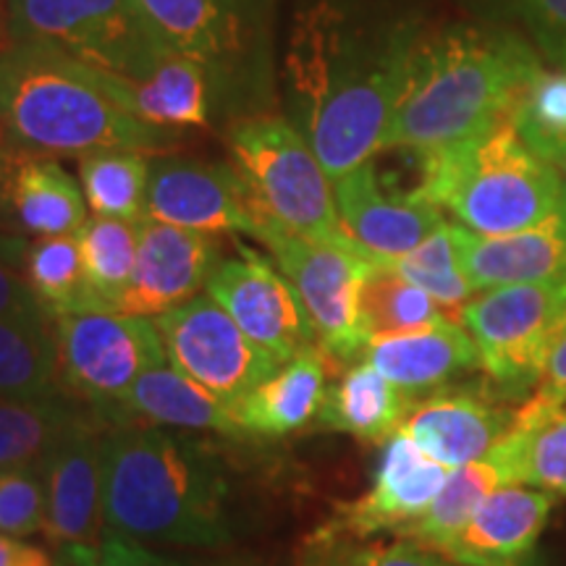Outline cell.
<instances>
[{
	"label": "cell",
	"instance_id": "603a6c76",
	"mask_svg": "<svg viewBox=\"0 0 566 566\" xmlns=\"http://www.w3.org/2000/svg\"><path fill=\"white\" fill-rule=\"evenodd\" d=\"M485 459L506 483L566 495V399L535 388Z\"/></svg>",
	"mask_w": 566,
	"mask_h": 566
},
{
	"label": "cell",
	"instance_id": "8992f818",
	"mask_svg": "<svg viewBox=\"0 0 566 566\" xmlns=\"http://www.w3.org/2000/svg\"><path fill=\"white\" fill-rule=\"evenodd\" d=\"M11 42L71 55L113 80H139L168 51L142 19L137 0H6Z\"/></svg>",
	"mask_w": 566,
	"mask_h": 566
},
{
	"label": "cell",
	"instance_id": "836d02e7",
	"mask_svg": "<svg viewBox=\"0 0 566 566\" xmlns=\"http://www.w3.org/2000/svg\"><path fill=\"white\" fill-rule=\"evenodd\" d=\"M504 483L506 478L501 475V470L491 459H480V462L451 470L449 480L443 483L441 493L436 495L428 512L415 525H409L401 535L420 543L424 548L436 551V554H441V548L449 546L462 533V527L475 514V509L483 504L495 488Z\"/></svg>",
	"mask_w": 566,
	"mask_h": 566
},
{
	"label": "cell",
	"instance_id": "d6986e66",
	"mask_svg": "<svg viewBox=\"0 0 566 566\" xmlns=\"http://www.w3.org/2000/svg\"><path fill=\"white\" fill-rule=\"evenodd\" d=\"M556 495L504 483L488 495L441 556L457 566H527Z\"/></svg>",
	"mask_w": 566,
	"mask_h": 566
},
{
	"label": "cell",
	"instance_id": "9a60e30c",
	"mask_svg": "<svg viewBox=\"0 0 566 566\" xmlns=\"http://www.w3.org/2000/svg\"><path fill=\"white\" fill-rule=\"evenodd\" d=\"M137 265L118 313L158 317L195 300L221 263V247L212 233L142 218L137 223Z\"/></svg>",
	"mask_w": 566,
	"mask_h": 566
},
{
	"label": "cell",
	"instance_id": "f546056e",
	"mask_svg": "<svg viewBox=\"0 0 566 566\" xmlns=\"http://www.w3.org/2000/svg\"><path fill=\"white\" fill-rule=\"evenodd\" d=\"M80 184L92 216L139 223L147 216L150 158L137 150H95L80 158Z\"/></svg>",
	"mask_w": 566,
	"mask_h": 566
},
{
	"label": "cell",
	"instance_id": "ab89813d",
	"mask_svg": "<svg viewBox=\"0 0 566 566\" xmlns=\"http://www.w3.org/2000/svg\"><path fill=\"white\" fill-rule=\"evenodd\" d=\"M512 6L543 53L566 66V0H512Z\"/></svg>",
	"mask_w": 566,
	"mask_h": 566
},
{
	"label": "cell",
	"instance_id": "ba28073f",
	"mask_svg": "<svg viewBox=\"0 0 566 566\" xmlns=\"http://www.w3.org/2000/svg\"><path fill=\"white\" fill-rule=\"evenodd\" d=\"M53 331L59 378L105 417H118L122 399L142 373L168 363L153 317L80 310L53 317Z\"/></svg>",
	"mask_w": 566,
	"mask_h": 566
},
{
	"label": "cell",
	"instance_id": "e575fe53",
	"mask_svg": "<svg viewBox=\"0 0 566 566\" xmlns=\"http://www.w3.org/2000/svg\"><path fill=\"white\" fill-rule=\"evenodd\" d=\"M375 263H386L399 275H405L409 283H415L422 292L433 296L449 315H462L464 304L475 294V289L470 286V281L462 273L454 223L449 221L430 233L422 244H417L412 252L394 260H375Z\"/></svg>",
	"mask_w": 566,
	"mask_h": 566
},
{
	"label": "cell",
	"instance_id": "7bdbcfd3",
	"mask_svg": "<svg viewBox=\"0 0 566 566\" xmlns=\"http://www.w3.org/2000/svg\"><path fill=\"white\" fill-rule=\"evenodd\" d=\"M9 566H55V564L53 558L48 556V551L30 546V543H21L19 554L13 556V562Z\"/></svg>",
	"mask_w": 566,
	"mask_h": 566
},
{
	"label": "cell",
	"instance_id": "8fae6325",
	"mask_svg": "<svg viewBox=\"0 0 566 566\" xmlns=\"http://www.w3.org/2000/svg\"><path fill=\"white\" fill-rule=\"evenodd\" d=\"M153 321L166 344L168 363L229 407L281 367L210 294H197Z\"/></svg>",
	"mask_w": 566,
	"mask_h": 566
},
{
	"label": "cell",
	"instance_id": "ee69618b",
	"mask_svg": "<svg viewBox=\"0 0 566 566\" xmlns=\"http://www.w3.org/2000/svg\"><path fill=\"white\" fill-rule=\"evenodd\" d=\"M537 155H541V158H546L548 163H554V166L564 174V179H566V137L543 145L541 150H537Z\"/></svg>",
	"mask_w": 566,
	"mask_h": 566
},
{
	"label": "cell",
	"instance_id": "3957f363",
	"mask_svg": "<svg viewBox=\"0 0 566 566\" xmlns=\"http://www.w3.org/2000/svg\"><path fill=\"white\" fill-rule=\"evenodd\" d=\"M541 69L522 40L454 30L420 40L380 150H443L506 116Z\"/></svg>",
	"mask_w": 566,
	"mask_h": 566
},
{
	"label": "cell",
	"instance_id": "74e56055",
	"mask_svg": "<svg viewBox=\"0 0 566 566\" xmlns=\"http://www.w3.org/2000/svg\"><path fill=\"white\" fill-rule=\"evenodd\" d=\"M45 478L42 464L0 470V535L30 537L45 530Z\"/></svg>",
	"mask_w": 566,
	"mask_h": 566
},
{
	"label": "cell",
	"instance_id": "ffe728a7",
	"mask_svg": "<svg viewBox=\"0 0 566 566\" xmlns=\"http://www.w3.org/2000/svg\"><path fill=\"white\" fill-rule=\"evenodd\" d=\"M0 200L13 226L34 239L80 233L90 218L82 184L53 155L19 147L0 158Z\"/></svg>",
	"mask_w": 566,
	"mask_h": 566
},
{
	"label": "cell",
	"instance_id": "1f68e13d",
	"mask_svg": "<svg viewBox=\"0 0 566 566\" xmlns=\"http://www.w3.org/2000/svg\"><path fill=\"white\" fill-rule=\"evenodd\" d=\"M80 412L59 394L38 399L0 396V470L42 464Z\"/></svg>",
	"mask_w": 566,
	"mask_h": 566
},
{
	"label": "cell",
	"instance_id": "f1b7e54d",
	"mask_svg": "<svg viewBox=\"0 0 566 566\" xmlns=\"http://www.w3.org/2000/svg\"><path fill=\"white\" fill-rule=\"evenodd\" d=\"M449 313L428 292L409 283L386 263H370L359 289V328L365 344L449 321ZM454 321V317H451Z\"/></svg>",
	"mask_w": 566,
	"mask_h": 566
},
{
	"label": "cell",
	"instance_id": "5bb4252c",
	"mask_svg": "<svg viewBox=\"0 0 566 566\" xmlns=\"http://www.w3.org/2000/svg\"><path fill=\"white\" fill-rule=\"evenodd\" d=\"M147 218L202 233L258 237L244 184L237 168L181 155L150 160Z\"/></svg>",
	"mask_w": 566,
	"mask_h": 566
},
{
	"label": "cell",
	"instance_id": "cb8c5ba5",
	"mask_svg": "<svg viewBox=\"0 0 566 566\" xmlns=\"http://www.w3.org/2000/svg\"><path fill=\"white\" fill-rule=\"evenodd\" d=\"M328 354L321 346L281 365L265 384L231 407L242 433L281 438L313 422L328 394Z\"/></svg>",
	"mask_w": 566,
	"mask_h": 566
},
{
	"label": "cell",
	"instance_id": "b9f144b4",
	"mask_svg": "<svg viewBox=\"0 0 566 566\" xmlns=\"http://www.w3.org/2000/svg\"><path fill=\"white\" fill-rule=\"evenodd\" d=\"M537 388H543V391H551V394L566 399V315H564V321L558 323V328L554 331V336H551V342H548Z\"/></svg>",
	"mask_w": 566,
	"mask_h": 566
},
{
	"label": "cell",
	"instance_id": "d6a6232c",
	"mask_svg": "<svg viewBox=\"0 0 566 566\" xmlns=\"http://www.w3.org/2000/svg\"><path fill=\"white\" fill-rule=\"evenodd\" d=\"M76 237L92 300L101 310H118L137 265V223L90 216Z\"/></svg>",
	"mask_w": 566,
	"mask_h": 566
},
{
	"label": "cell",
	"instance_id": "484cf974",
	"mask_svg": "<svg viewBox=\"0 0 566 566\" xmlns=\"http://www.w3.org/2000/svg\"><path fill=\"white\" fill-rule=\"evenodd\" d=\"M118 412L142 417L155 424H171L189 433L210 430V433L247 438L231 407L181 370H176L171 363L142 373L137 384L126 391Z\"/></svg>",
	"mask_w": 566,
	"mask_h": 566
},
{
	"label": "cell",
	"instance_id": "ac0fdd59",
	"mask_svg": "<svg viewBox=\"0 0 566 566\" xmlns=\"http://www.w3.org/2000/svg\"><path fill=\"white\" fill-rule=\"evenodd\" d=\"M512 420V409L485 388L443 386L415 401L401 433L446 470H459L491 454Z\"/></svg>",
	"mask_w": 566,
	"mask_h": 566
},
{
	"label": "cell",
	"instance_id": "8d00e7d4",
	"mask_svg": "<svg viewBox=\"0 0 566 566\" xmlns=\"http://www.w3.org/2000/svg\"><path fill=\"white\" fill-rule=\"evenodd\" d=\"M522 139L537 153L548 142L566 137V71L537 69L512 108Z\"/></svg>",
	"mask_w": 566,
	"mask_h": 566
},
{
	"label": "cell",
	"instance_id": "7dc6e473",
	"mask_svg": "<svg viewBox=\"0 0 566 566\" xmlns=\"http://www.w3.org/2000/svg\"><path fill=\"white\" fill-rule=\"evenodd\" d=\"M527 566H533V564H527Z\"/></svg>",
	"mask_w": 566,
	"mask_h": 566
},
{
	"label": "cell",
	"instance_id": "60d3db41",
	"mask_svg": "<svg viewBox=\"0 0 566 566\" xmlns=\"http://www.w3.org/2000/svg\"><path fill=\"white\" fill-rule=\"evenodd\" d=\"M17 239H0V317H24L48 315L34 300L32 289L27 286L24 275L11 265L13 258L24 260V250H17Z\"/></svg>",
	"mask_w": 566,
	"mask_h": 566
},
{
	"label": "cell",
	"instance_id": "e0dca14e",
	"mask_svg": "<svg viewBox=\"0 0 566 566\" xmlns=\"http://www.w3.org/2000/svg\"><path fill=\"white\" fill-rule=\"evenodd\" d=\"M334 195L344 233L373 263L412 252L446 223L436 205L384 187L373 160L336 179Z\"/></svg>",
	"mask_w": 566,
	"mask_h": 566
},
{
	"label": "cell",
	"instance_id": "44dd1931",
	"mask_svg": "<svg viewBox=\"0 0 566 566\" xmlns=\"http://www.w3.org/2000/svg\"><path fill=\"white\" fill-rule=\"evenodd\" d=\"M459 263L475 292L512 283L566 281V212L537 229L480 237L454 223Z\"/></svg>",
	"mask_w": 566,
	"mask_h": 566
},
{
	"label": "cell",
	"instance_id": "83f0119b",
	"mask_svg": "<svg viewBox=\"0 0 566 566\" xmlns=\"http://www.w3.org/2000/svg\"><path fill=\"white\" fill-rule=\"evenodd\" d=\"M48 317H0V396L38 399L55 394L59 346Z\"/></svg>",
	"mask_w": 566,
	"mask_h": 566
},
{
	"label": "cell",
	"instance_id": "d590c367",
	"mask_svg": "<svg viewBox=\"0 0 566 566\" xmlns=\"http://www.w3.org/2000/svg\"><path fill=\"white\" fill-rule=\"evenodd\" d=\"M302 566H457L436 551L401 537V541H370V537L317 535L307 548Z\"/></svg>",
	"mask_w": 566,
	"mask_h": 566
},
{
	"label": "cell",
	"instance_id": "d4e9b609",
	"mask_svg": "<svg viewBox=\"0 0 566 566\" xmlns=\"http://www.w3.org/2000/svg\"><path fill=\"white\" fill-rule=\"evenodd\" d=\"M122 101L139 122L155 129H205L216 108V90L200 63L166 51L139 80H113Z\"/></svg>",
	"mask_w": 566,
	"mask_h": 566
},
{
	"label": "cell",
	"instance_id": "277c9868",
	"mask_svg": "<svg viewBox=\"0 0 566 566\" xmlns=\"http://www.w3.org/2000/svg\"><path fill=\"white\" fill-rule=\"evenodd\" d=\"M415 195L480 237L530 231L566 212L564 174L522 139L512 113L459 145L420 153Z\"/></svg>",
	"mask_w": 566,
	"mask_h": 566
},
{
	"label": "cell",
	"instance_id": "9c48e42d",
	"mask_svg": "<svg viewBox=\"0 0 566 566\" xmlns=\"http://www.w3.org/2000/svg\"><path fill=\"white\" fill-rule=\"evenodd\" d=\"M566 315V281L512 283L472 296L462 325L480 352V370L506 394L537 388L548 342Z\"/></svg>",
	"mask_w": 566,
	"mask_h": 566
},
{
	"label": "cell",
	"instance_id": "7a4b0ae2",
	"mask_svg": "<svg viewBox=\"0 0 566 566\" xmlns=\"http://www.w3.org/2000/svg\"><path fill=\"white\" fill-rule=\"evenodd\" d=\"M0 129L11 147L53 158L95 150L150 155L176 139L139 122L113 76L34 42L0 51Z\"/></svg>",
	"mask_w": 566,
	"mask_h": 566
},
{
	"label": "cell",
	"instance_id": "5b68a950",
	"mask_svg": "<svg viewBox=\"0 0 566 566\" xmlns=\"http://www.w3.org/2000/svg\"><path fill=\"white\" fill-rule=\"evenodd\" d=\"M229 147L258 231L268 226L315 242L357 247L338 218L334 179L300 126L258 113L233 126Z\"/></svg>",
	"mask_w": 566,
	"mask_h": 566
},
{
	"label": "cell",
	"instance_id": "30bf717a",
	"mask_svg": "<svg viewBox=\"0 0 566 566\" xmlns=\"http://www.w3.org/2000/svg\"><path fill=\"white\" fill-rule=\"evenodd\" d=\"M258 242L300 294L321 349L342 363L365 354L359 289L373 260L357 247L315 242L268 226L258 231Z\"/></svg>",
	"mask_w": 566,
	"mask_h": 566
},
{
	"label": "cell",
	"instance_id": "f35d334b",
	"mask_svg": "<svg viewBox=\"0 0 566 566\" xmlns=\"http://www.w3.org/2000/svg\"><path fill=\"white\" fill-rule=\"evenodd\" d=\"M61 566H197L163 556L129 537L105 530L101 546L61 551Z\"/></svg>",
	"mask_w": 566,
	"mask_h": 566
},
{
	"label": "cell",
	"instance_id": "6da1fadb",
	"mask_svg": "<svg viewBox=\"0 0 566 566\" xmlns=\"http://www.w3.org/2000/svg\"><path fill=\"white\" fill-rule=\"evenodd\" d=\"M105 530L129 541L218 548L231 541L223 459L189 430L118 422L103 433Z\"/></svg>",
	"mask_w": 566,
	"mask_h": 566
},
{
	"label": "cell",
	"instance_id": "7402d4cb",
	"mask_svg": "<svg viewBox=\"0 0 566 566\" xmlns=\"http://www.w3.org/2000/svg\"><path fill=\"white\" fill-rule=\"evenodd\" d=\"M363 357L384 373L409 399L449 386L457 375L478 370L480 352L459 321H443L428 328L375 338Z\"/></svg>",
	"mask_w": 566,
	"mask_h": 566
},
{
	"label": "cell",
	"instance_id": "4dcf8cb0",
	"mask_svg": "<svg viewBox=\"0 0 566 566\" xmlns=\"http://www.w3.org/2000/svg\"><path fill=\"white\" fill-rule=\"evenodd\" d=\"M21 275L32 289L34 300L51 317L80 313V310H101L84 279L82 247L76 233L34 239L24 252Z\"/></svg>",
	"mask_w": 566,
	"mask_h": 566
},
{
	"label": "cell",
	"instance_id": "2e32d148",
	"mask_svg": "<svg viewBox=\"0 0 566 566\" xmlns=\"http://www.w3.org/2000/svg\"><path fill=\"white\" fill-rule=\"evenodd\" d=\"M449 472L441 462L428 457L407 433L386 441L373 485L365 495L342 509V516L323 527V535L373 537L378 533H405L428 512L441 493Z\"/></svg>",
	"mask_w": 566,
	"mask_h": 566
},
{
	"label": "cell",
	"instance_id": "7c38bea8",
	"mask_svg": "<svg viewBox=\"0 0 566 566\" xmlns=\"http://www.w3.org/2000/svg\"><path fill=\"white\" fill-rule=\"evenodd\" d=\"M205 294L221 304L233 323L281 365L321 346L313 321L286 275L247 247H239L233 258H221Z\"/></svg>",
	"mask_w": 566,
	"mask_h": 566
},
{
	"label": "cell",
	"instance_id": "bcb514c9",
	"mask_svg": "<svg viewBox=\"0 0 566 566\" xmlns=\"http://www.w3.org/2000/svg\"><path fill=\"white\" fill-rule=\"evenodd\" d=\"M3 21H6V17H3V6H0V34H3Z\"/></svg>",
	"mask_w": 566,
	"mask_h": 566
},
{
	"label": "cell",
	"instance_id": "52a82bcc",
	"mask_svg": "<svg viewBox=\"0 0 566 566\" xmlns=\"http://www.w3.org/2000/svg\"><path fill=\"white\" fill-rule=\"evenodd\" d=\"M137 9L168 51L205 66L216 103L263 82L265 0H137Z\"/></svg>",
	"mask_w": 566,
	"mask_h": 566
},
{
	"label": "cell",
	"instance_id": "f6af8a7d",
	"mask_svg": "<svg viewBox=\"0 0 566 566\" xmlns=\"http://www.w3.org/2000/svg\"><path fill=\"white\" fill-rule=\"evenodd\" d=\"M19 537H9V535H0V566H9L13 562V556L19 554L21 548Z\"/></svg>",
	"mask_w": 566,
	"mask_h": 566
},
{
	"label": "cell",
	"instance_id": "4316f807",
	"mask_svg": "<svg viewBox=\"0 0 566 566\" xmlns=\"http://www.w3.org/2000/svg\"><path fill=\"white\" fill-rule=\"evenodd\" d=\"M412 405L415 399L363 359L352 365L334 388H328L317 422L359 441L380 443L399 433Z\"/></svg>",
	"mask_w": 566,
	"mask_h": 566
},
{
	"label": "cell",
	"instance_id": "4fadbf2b",
	"mask_svg": "<svg viewBox=\"0 0 566 566\" xmlns=\"http://www.w3.org/2000/svg\"><path fill=\"white\" fill-rule=\"evenodd\" d=\"M45 478V533L59 551L95 548L105 535L103 433L80 417L51 454L42 459Z\"/></svg>",
	"mask_w": 566,
	"mask_h": 566
}]
</instances>
